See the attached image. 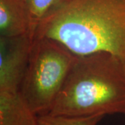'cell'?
I'll return each mask as SVG.
<instances>
[{"label": "cell", "instance_id": "cell-1", "mask_svg": "<svg viewBox=\"0 0 125 125\" xmlns=\"http://www.w3.org/2000/svg\"><path fill=\"white\" fill-rule=\"evenodd\" d=\"M77 56L108 52L125 61V0H64L36 25Z\"/></svg>", "mask_w": 125, "mask_h": 125}, {"label": "cell", "instance_id": "cell-2", "mask_svg": "<svg viewBox=\"0 0 125 125\" xmlns=\"http://www.w3.org/2000/svg\"><path fill=\"white\" fill-rule=\"evenodd\" d=\"M49 114H125V61L108 52L79 56Z\"/></svg>", "mask_w": 125, "mask_h": 125}, {"label": "cell", "instance_id": "cell-3", "mask_svg": "<svg viewBox=\"0 0 125 125\" xmlns=\"http://www.w3.org/2000/svg\"><path fill=\"white\" fill-rule=\"evenodd\" d=\"M78 56L56 40L33 39L20 92L38 115L49 113Z\"/></svg>", "mask_w": 125, "mask_h": 125}, {"label": "cell", "instance_id": "cell-4", "mask_svg": "<svg viewBox=\"0 0 125 125\" xmlns=\"http://www.w3.org/2000/svg\"><path fill=\"white\" fill-rule=\"evenodd\" d=\"M34 36L0 37V92L20 90Z\"/></svg>", "mask_w": 125, "mask_h": 125}, {"label": "cell", "instance_id": "cell-5", "mask_svg": "<svg viewBox=\"0 0 125 125\" xmlns=\"http://www.w3.org/2000/svg\"><path fill=\"white\" fill-rule=\"evenodd\" d=\"M36 27L25 0H0V37L34 36Z\"/></svg>", "mask_w": 125, "mask_h": 125}, {"label": "cell", "instance_id": "cell-6", "mask_svg": "<svg viewBox=\"0 0 125 125\" xmlns=\"http://www.w3.org/2000/svg\"><path fill=\"white\" fill-rule=\"evenodd\" d=\"M38 116L20 90L0 92V125H38Z\"/></svg>", "mask_w": 125, "mask_h": 125}, {"label": "cell", "instance_id": "cell-7", "mask_svg": "<svg viewBox=\"0 0 125 125\" xmlns=\"http://www.w3.org/2000/svg\"><path fill=\"white\" fill-rule=\"evenodd\" d=\"M104 117H67L47 113L38 116V125H97Z\"/></svg>", "mask_w": 125, "mask_h": 125}, {"label": "cell", "instance_id": "cell-8", "mask_svg": "<svg viewBox=\"0 0 125 125\" xmlns=\"http://www.w3.org/2000/svg\"><path fill=\"white\" fill-rule=\"evenodd\" d=\"M63 1L64 0H25L31 18L36 25L52 10L61 4Z\"/></svg>", "mask_w": 125, "mask_h": 125}]
</instances>
